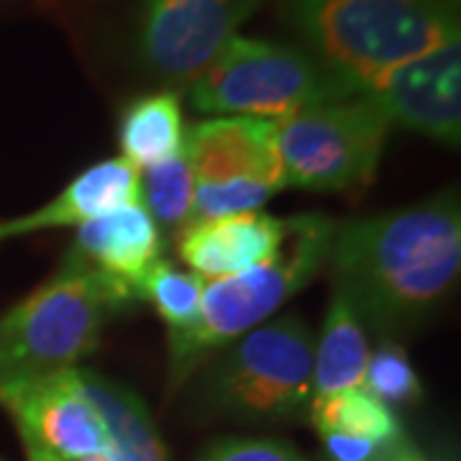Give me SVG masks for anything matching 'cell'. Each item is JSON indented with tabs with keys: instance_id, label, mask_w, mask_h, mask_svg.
Listing matches in <instances>:
<instances>
[{
	"instance_id": "cell-1",
	"label": "cell",
	"mask_w": 461,
	"mask_h": 461,
	"mask_svg": "<svg viewBox=\"0 0 461 461\" xmlns=\"http://www.w3.org/2000/svg\"><path fill=\"white\" fill-rule=\"evenodd\" d=\"M333 290L384 341L423 326L461 267V211L454 193L402 211L339 223L329 257Z\"/></svg>"
},
{
	"instance_id": "cell-2",
	"label": "cell",
	"mask_w": 461,
	"mask_h": 461,
	"mask_svg": "<svg viewBox=\"0 0 461 461\" xmlns=\"http://www.w3.org/2000/svg\"><path fill=\"white\" fill-rule=\"evenodd\" d=\"M282 11L305 51L359 95L459 36L456 11L433 0H282Z\"/></svg>"
},
{
	"instance_id": "cell-3",
	"label": "cell",
	"mask_w": 461,
	"mask_h": 461,
	"mask_svg": "<svg viewBox=\"0 0 461 461\" xmlns=\"http://www.w3.org/2000/svg\"><path fill=\"white\" fill-rule=\"evenodd\" d=\"M133 303L126 282L69 251L50 280L0 315V387L75 369Z\"/></svg>"
},
{
	"instance_id": "cell-4",
	"label": "cell",
	"mask_w": 461,
	"mask_h": 461,
	"mask_svg": "<svg viewBox=\"0 0 461 461\" xmlns=\"http://www.w3.org/2000/svg\"><path fill=\"white\" fill-rule=\"evenodd\" d=\"M339 223L329 215H290L277 251L241 275L205 285L190 329L169 333L172 387L198 372L205 357L262 326L329 267Z\"/></svg>"
},
{
	"instance_id": "cell-5",
	"label": "cell",
	"mask_w": 461,
	"mask_h": 461,
	"mask_svg": "<svg viewBox=\"0 0 461 461\" xmlns=\"http://www.w3.org/2000/svg\"><path fill=\"white\" fill-rule=\"evenodd\" d=\"M190 105L200 113L287 118L303 108L357 98L359 93L321 65L311 51L233 36L190 83Z\"/></svg>"
},
{
	"instance_id": "cell-6",
	"label": "cell",
	"mask_w": 461,
	"mask_h": 461,
	"mask_svg": "<svg viewBox=\"0 0 461 461\" xmlns=\"http://www.w3.org/2000/svg\"><path fill=\"white\" fill-rule=\"evenodd\" d=\"M313 330L282 315L236 339L203 382L213 411L241 420H293L313 400Z\"/></svg>"
},
{
	"instance_id": "cell-7",
	"label": "cell",
	"mask_w": 461,
	"mask_h": 461,
	"mask_svg": "<svg viewBox=\"0 0 461 461\" xmlns=\"http://www.w3.org/2000/svg\"><path fill=\"white\" fill-rule=\"evenodd\" d=\"M390 121L369 95L333 100L277 118L287 187L351 193L375 180Z\"/></svg>"
},
{
	"instance_id": "cell-8",
	"label": "cell",
	"mask_w": 461,
	"mask_h": 461,
	"mask_svg": "<svg viewBox=\"0 0 461 461\" xmlns=\"http://www.w3.org/2000/svg\"><path fill=\"white\" fill-rule=\"evenodd\" d=\"M185 157L195 177L187 226L223 215L251 213L282 193L277 121L221 115L195 123L185 136Z\"/></svg>"
},
{
	"instance_id": "cell-9",
	"label": "cell",
	"mask_w": 461,
	"mask_h": 461,
	"mask_svg": "<svg viewBox=\"0 0 461 461\" xmlns=\"http://www.w3.org/2000/svg\"><path fill=\"white\" fill-rule=\"evenodd\" d=\"M133 51L167 85H190L264 0H133Z\"/></svg>"
},
{
	"instance_id": "cell-10",
	"label": "cell",
	"mask_w": 461,
	"mask_h": 461,
	"mask_svg": "<svg viewBox=\"0 0 461 461\" xmlns=\"http://www.w3.org/2000/svg\"><path fill=\"white\" fill-rule=\"evenodd\" d=\"M0 405L16 420L26 456L72 461L108 454L105 426L83 395L75 369L0 387Z\"/></svg>"
},
{
	"instance_id": "cell-11",
	"label": "cell",
	"mask_w": 461,
	"mask_h": 461,
	"mask_svg": "<svg viewBox=\"0 0 461 461\" xmlns=\"http://www.w3.org/2000/svg\"><path fill=\"white\" fill-rule=\"evenodd\" d=\"M369 98L390 126L423 133L459 147L461 139V41L459 36L418 59L395 67Z\"/></svg>"
},
{
	"instance_id": "cell-12",
	"label": "cell",
	"mask_w": 461,
	"mask_h": 461,
	"mask_svg": "<svg viewBox=\"0 0 461 461\" xmlns=\"http://www.w3.org/2000/svg\"><path fill=\"white\" fill-rule=\"evenodd\" d=\"M287 230V218L251 211L193 223L177 233L180 259L200 280H223L269 259Z\"/></svg>"
},
{
	"instance_id": "cell-13",
	"label": "cell",
	"mask_w": 461,
	"mask_h": 461,
	"mask_svg": "<svg viewBox=\"0 0 461 461\" xmlns=\"http://www.w3.org/2000/svg\"><path fill=\"white\" fill-rule=\"evenodd\" d=\"M139 177H141L139 169L123 157L95 162L75 180L67 182L65 190L50 203H44L41 208L0 221V244L39 230L65 229V226L80 229L93 218L113 213L123 205H136L141 203Z\"/></svg>"
},
{
	"instance_id": "cell-14",
	"label": "cell",
	"mask_w": 461,
	"mask_h": 461,
	"mask_svg": "<svg viewBox=\"0 0 461 461\" xmlns=\"http://www.w3.org/2000/svg\"><path fill=\"white\" fill-rule=\"evenodd\" d=\"M162 230L157 229L144 205L136 203L83 223L77 229L72 254L131 287L144 269L162 259Z\"/></svg>"
},
{
	"instance_id": "cell-15",
	"label": "cell",
	"mask_w": 461,
	"mask_h": 461,
	"mask_svg": "<svg viewBox=\"0 0 461 461\" xmlns=\"http://www.w3.org/2000/svg\"><path fill=\"white\" fill-rule=\"evenodd\" d=\"M75 377L108 433V461H169L147 405L121 382L75 366Z\"/></svg>"
},
{
	"instance_id": "cell-16",
	"label": "cell",
	"mask_w": 461,
	"mask_h": 461,
	"mask_svg": "<svg viewBox=\"0 0 461 461\" xmlns=\"http://www.w3.org/2000/svg\"><path fill=\"white\" fill-rule=\"evenodd\" d=\"M185 118L175 90H157L131 100L118 118L121 157L139 167L162 165L185 151Z\"/></svg>"
},
{
	"instance_id": "cell-17",
	"label": "cell",
	"mask_w": 461,
	"mask_h": 461,
	"mask_svg": "<svg viewBox=\"0 0 461 461\" xmlns=\"http://www.w3.org/2000/svg\"><path fill=\"white\" fill-rule=\"evenodd\" d=\"M369 359L366 333L359 315L333 293L321 339L313 348V400L359 390Z\"/></svg>"
},
{
	"instance_id": "cell-18",
	"label": "cell",
	"mask_w": 461,
	"mask_h": 461,
	"mask_svg": "<svg viewBox=\"0 0 461 461\" xmlns=\"http://www.w3.org/2000/svg\"><path fill=\"white\" fill-rule=\"evenodd\" d=\"M311 423L318 433H344L387 448L402 438L393 411L377 397L359 390H346L311 400Z\"/></svg>"
},
{
	"instance_id": "cell-19",
	"label": "cell",
	"mask_w": 461,
	"mask_h": 461,
	"mask_svg": "<svg viewBox=\"0 0 461 461\" xmlns=\"http://www.w3.org/2000/svg\"><path fill=\"white\" fill-rule=\"evenodd\" d=\"M205 285L198 275L177 269L175 264L157 259L131 282L133 300L149 303L169 326V333H180L195 323Z\"/></svg>"
},
{
	"instance_id": "cell-20",
	"label": "cell",
	"mask_w": 461,
	"mask_h": 461,
	"mask_svg": "<svg viewBox=\"0 0 461 461\" xmlns=\"http://www.w3.org/2000/svg\"><path fill=\"white\" fill-rule=\"evenodd\" d=\"M139 195L157 229L175 233L187 229L195 203V177L185 151L169 162L144 169V177H139Z\"/></svg>"
},
{
	"instance_id": "cell-21",
	"label": "cell",
	"mask_w": 461,
	"mask_h": 461,
	"mask_svg": "<svg viewBox=\"0 0 461 461\" xmlns=\"http://www.w3.org/2000/svg\"><path fill=\"white\" fill-rule=\"evenodd\" d=\"M362 390L384 405L412 402L420 397V379L415 375L405 348L397 341H382L377 351L369 354Z\"/></svg>"
},
{
	"instance_id": "cell-22",
	"label": "cell",
	"mask_w": 461,
	"mask_h": 461,
	"mask_svg": "<svg viewBox=\"0 0 461 461\" xmlns=\"http://www.w3.org/2000/svg\"><path fill=\"white\" fill-rule=\"evenodd\" d=\"M200 461H300L290 446L267 438H230L215 444Z\"/></svg>"
},
{
	"instance_id": "cell-23",
	"label": "cell",
	"mask_w": 461,
	"mask_h": 461,
	"mask_svg": "<svg viewBox=\"0 0 461 461\" xmlns=\"http://www.w3.org/2000/svg\"><path fill=\"white\" fill-rule=\"evenodd\" d=\"M329 451L330 461H377L382 448L372 441L344 436V433H318Z\"/></svg>"
},
{
	"instance_id": "cell-24",
	"label": "cell",
	"mask_w": 461,
	"mask_h": 461,
	"mask_svg": "<svg viewBox=\"0 0 461 461\" xmlns=\"http://www.w3.org/2000/svg\"><path fill=\"white\" fill-rule=\"evenodd\" d=\"M379 461H426L423 459V454L415 448L412 444H408L405 438H400L393 446H387V448H382V456Z\"/></svg>"
},
{
	"instance_id": "cell-25",
	"label": "cell",
	"mask_w": 461,
	"mask_h": 461,
	"mask_svg": "<svg viewBox=\"0 0 461 461\" xmlns=\"http://www.w3.org/2000/svg\"><path fill=\"white\" fill-rule=\"evenodd\" d=\"M433 3L444 5V8H448V11H456V8H459V0H433Z\"/></svg>"
},
{
	"instance_id": "cell-26",
	"label": "cell",
	"mask_w": 461,
	"mask_h": 461,
	"mask_svg": "<svg viewBox=\"0 0 461 461\" xmlns=\"http://www.w3.org/2000/svg\"><path fill=\"white\" fill-rule=\"evenodd\" d=\"M72 461H108L105 456H83V459H72Z\"/></svg>"
}]
</instances>
